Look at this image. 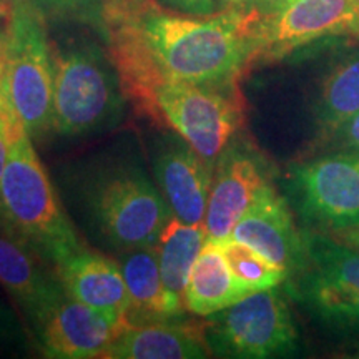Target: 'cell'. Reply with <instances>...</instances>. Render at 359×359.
Masks as SVG:
<instances>
[{
  "mask_svg": "<svg viewBox=\"0 0 359 359\" xmlns=\"http://www.w3.org/2000/svg\"><path fill=\"white\" fill-rule=\"evenodd\" d=\"M155 177L173 217L190 224L205 222L213 180L212 163L185 142L161 151L155 161Z\"/></svg>",
  "mask_w": 359,
  "mask_h": 359,
  "instance_id": "15",
  "label": "cell"
},
{
  "mask_svg": "<svg viewBox=\"0 0 359 359\" xmlns=\"http://www.w3.org/2000/svg\"><path fill=\"white\" fill-rule=\"evenodd\" d=\"M206 240L208 233L205 223H183L173 215L160 233L155 248L158 253L161 281L173 318H178L185 309L188 278Z\"/></svg>",
  "mask_w": 359,
  "mask_h": 359,
  "instance_id": "18",
  "label": "cell"
},
{
  "mask_svg": "<svg viewBox=\"0 0 359 359\" xmlns=\"http://www.w3.org/2000/svg\"><path fill=\"white\" fill-rule=\"evenodd\" d=\"M334 238H338L339 241L346 243L348 246H353V248L359 250V226L351 228V230L334 233Z\"/></svg>",
  "mask_w": 359,
  "mask_h": 359,
  "instance_id": "30",
  "label": "cell"
},
{
  "mask_svg": "<svg viewBox=\"0 0 359 359\" xmlns=\"http://www.w3.org/2000/svg\"><path fill=\"white\" fill-rule=\"evenodd\" d=\"M97 48L79 47L53 55L52 128L60 135H85L115 123L123 97Z\"/></svg>",
  "mask_w": 359,
  "mask_h": 359,
  "instance_id": "5",
  "label": "cell"
},
{
  "mask_svg": "<svg viewBox=\"0 0 359 359\" xmlns=\"http://www.w3.org/2000/svg\"><path fill=\"white\" fill-rule=\"evenodd\" d=\"M358 2H359V0H358Z\"/></svg>",
  "mask_w": 359,
  "mask_h": 359,
  "instance_id": "34",
  "label": "cell"
},
{
  "mask_svg": "<svg viewBox=\"0 0 359 359\" xmlns=\"http://www.w3.org/2000/svg\"><path fill=\"white\" fill-rule=\"evenodd\" d=\"M248 294L233 276L219 245L206 240L188 278L185 309L198 316H212Z\"/></svg>",
  "mask_w": 359,
  "mask_h": 359,
  "instance_id": "19",
  "label": "cell"
},
{
  "mask_svg": "<svg viewBox=\"0 0 359 359\" xmlns=\"http://www.w3.org/2000/svg\"><path fill=\"white\" fill-rule=\"evenodd\" d=\"M206 327L168 320L130 326L107 351V359H193L210 351Z\"/></svg>",
  "mask_w": 359,
  "mask_h": 359,
  "instance_id": "16",
  "label": "cell"
},
{
  "mask_svg": "<svg viewBox=\"0 0 359 359\" xmlns=\"http://www.w3.org/2000/svg\"><path fill=\"white\" fill-rule=\"evenodd\" d=\"M65 293L120 321H130V296L122 269L102 255L80 248L57 264Z\"/></svg>",
  "mask_w": 359,
  "mask_h": 359,
  "instance_id": "14",
  "label": "cell"
},
{
  "mask_svg": "<svg viewBox=\"0 0 359 359\" xmlns=\"http://www.w3.org/2000/svg\"><path fill=\"white\" fill-rule=\"evenodd\" d=\"M224 7H243L241 6V0H222Z\"/></svg>",
  "mask_w": 359,
  "mask_h": 359,
  "instance_id": "31",
  "label": "cell"
},
{
  "mask_svg": "<svg viewBox=\"0 0 359 359\" xmlns=\"http://www.w3.org/2000/svg\"><path fill=\"white\" fill-rule=\"evenodd\" d=\"M290 182L299 212L314 226L334 233L359 226V151L294 165Z\"/></svg>",
  "mask_w": 359,
  "mask_h": 359,
  "instance_id": "9",
  "label": "cell"
},
{
  "mask_svg": "<svg viewBox=\"0 0 359 359\" xmlns=\"http://www.w3.org/2000/svg\"><path fill=\"white\" fill-rule=\"evenodd\" d=\"M6 88L13 114L30 137L52 128L53 58L43 17L27 0H8Z\"/></svg>",
  "mask_w": 359,
  "mask_h": 359,
  "instance_id": "4",
  "label": "cell"
},
{
  "mask_svg": "<svg viewBox=\"0 0 359 359\" xmlns=\"http://www.w3.org/2000/svg\"><path fill=\"white\" fill-rule=\"evenodd\" d=\"M338 138L339 145L349 151H359V114L349 118L346 123L333 132Z\"/></svg>",
  "mask_w": 359,
  "mask_h": 359,
  "instance_id": "27",
  "label": "cell"
},
{
  "mask_svg": "<svg viewBox=\"0 0 359 359\" xmlns=\"http://www.w3.org/2000/svg\"><path fill=\"white\" fill-rule=\"evenodd\" d=\"M231 238L251 246L291 273L306 262V243L296 230L285 198L269 183L259 188Z\"/></svg>",
  "mask_w": 359,
  "mask_h": 359,
  "instance_id": "12",
  "label": "cell"
},
{
  "mask_svg": "<svg viewBox=\"0 0 359 359\" xmlns=\"http://www.w3.org/2000/svg\"><path fill=\"white\" fill-rule=\"evenodd\" d=\"M175 11L183 13H191V15H210V13L218 12V4L222 0H161Z\"/></svg>",
  "mask_w": 359,
  "mask_h": 359,
  "instance_id": "26",
  "label": "cell"
},
{
  "mask_svg": "<svg viewBox=\"0 0 359 359\" xmlns=\"http://www.w3.org/2000/svg\"><path fill=\"white\" fill-rule=\"evenodd\" d=\"M212 316L206 339L223 356L263 359L296 349L290 309L275 288L250 293Z\"/></svg>",
  "mask_w": 359,
  "mask_h": 359,
  "instance_id": "6",
  "label": "cell"
},
{
  "mask_svg": "<svg viewBox=\"0 0 359 359\" xmlns=\"http://www.w3.org/2000/svg\"><path fill=\"white\" fill-rule=\"evenodd\" d=\"M358 13V0H290L280 11L258 19L253 62L276 60L318 39L349 32Z\"/></svg>",
  "mask_w": 359,
  "mask_h": 359,
  "instance_id": "10",
  "label": "cell"
},
{
  "mask_svg": "<svg viewBox=\"0 0 359 359\" xmlns=\"http://www.w3.org/2000/svg\"><path fill=\"white\" fill-rule=\"evenodd\" d=\"M103 12H105V20L111 17L130 15L145 11L147 7L156 4L155 0H102Z\"/></svg>",
  "mask_w": 359,
  "mask_h": 359,
  "instance_id": "25",
  "label": "cell"
},
{
  "mask_svg": "<svg viewBox=\"0 0 359 359\" xmlns=\"http://www.w3.org/2000/svg\"><path fill=\"white\" fill-rule=\"evenodd\" d=\"M264 183L257 160L250 155L230 150L222 156L212 180L203 222L208 240L223 241L231 236L233 228Z\"/></svg>",
  "mask_w": 359,
  "mask_h": 359,
  "instance_id": "13",
  "label": "cell"
},
{
  "mask_svg": "<svg viewBox=\"0 0 359 359\" xmlns=\"http://www.w3.org/2000/svg\"><path fill=\"white\" fill-rule=\"evenodd\" d=\"M8 13H11V4L0 2V122L4 123L7 135L22 125L17 115L13 114L6 88V42Z\"/></svg>",
  "mask_w": 359,
  "mask_h": 359,
  "instance_id": "24",
  "label": "cell"
},
{
  "mask_svg": "<svg viewBox=\"0 0 359 359\" xmlns=\"http://www.w3.org/2000/svg\"><path fill=\"white\" fill-rule=\"evenodd\" d=\"M132 323L114 320L64 293L39 326L45 353L50 358H105L111 344Z\"/></svg>",
  "mask_w": 359,
  "mask_h": 359,
  "instance_id": "11",
  "label": "cell"
},
{
  "mask_svg": "<svg viewBox=\"0 0 359 359\" xmlns=\"http://www.w3.org/2000/svg\"><path fill=\"white\" fill-rule=\"evenodd\" d=\"M224 258L230 264L233 276L248 293L276 288L288 276V271L280 264L269 262L259 251L241 243L235 238L217 241Z\"/></svg>",
  "mask_w": 359,
  "mask_h": 359,
  "instance_id": "22",
  "label": "cell"
},
{
  "mask_svg": "<svg viewBox=\"0 0 359 359\" xmlns=\"http://www.w3.org/2000/svg\"><path fill=\"white\" fill-rule=\"evenodd\" d=\"M0 285L20 303L37 327L65 293L40 269L30 251L15 236L0 233Z\"/></svg>",
  "mask_w": 359,
  "mask_h": 359,
  "instance_id": "17",
  "label": "cell"
},
{
  "mask_svg": "<svg viewBox=\"0 0 359 359\" xmlns=\"http://www.w3.org/2000/svg\"><path fill=\"white\" fill-rule=\"evenodd\" d=\"M0 2H6V0H0Z\"/></svg>",
  "mask_w": 359,
  "mask_h": 359,
  "instance_id": "33",
  "label": "cell"
},
{
  "mask_svg": "<svg viewBox=\"0 0 359 359\" xmlns=\"http://www.w3.org/2000/svg\"><path fill=\"white\" fill-rule=\"evenodd\" d=\"M120 269L132 304L130 308L132 325L173 318L161 281L158 253L155 246L130 250L120 262Z\"/></svg>",
  "mask_w": 359,
  "mask_h": 359,
  "instance_id": "20",
  "label": "cell"
},
{
  "mask_svg": "<svg viewBox=\"0 0 359 359\" xmlns=\"http://www.w3.org/2000/svg\"><path fill=\"white\" fill-rule=\"evenodd\" d=\"M288 2L290 0H241V6L257 11L259 15H269V13L280 11Z\"/></svg>",
  "mask_w": 359,
  "mask_h": 359,
  "instance_id": "28",
  "label": "cell"
},
{
  "mask_svg": "<svg viewBox=\"0 0 359 359\" xmlns=\"http://www.w3.org/2000/svg\"><path fill=\"white\" fill-rule=\"evenodd\" d=\"M45 22H72L93 29L107 39V22L102 0H27Z\"/></svg>",
  "mask_w": 359,
  "mask_h": 359,
  "instance_id": "23",
  "label": "cell"
},
{
  "mask_svg": "<svg viewBox=\"0 0 359 359\" xmlns=\"http://www.w3.org/2000/svg\"><path fill=\"white\" fill-rule=\"evenodd\" d=\"M142 114L173 128L201 158L215 163L241 118L235 95L219 87L156 79L130 98Z\"/></svg>",
  "mask_w": 359,
  "mask_h": 359,
  "instance_id": "3",
  "label": "cell"
},
{
  "mask_svg": "<svg viewBox=\"0 0 359 359\" xmlns=\"http://www.w3.org/2000/svg\"><path fill=\"white\" fill-rule=\"evenodd\" d=\"M349 32H353L354 35H358V37H359V13H358L356 20L353 22V25H351V29H349Z\"/></svg>",
  "mask_w": 359,
  "mask_h": 359,
  "instance_id": "32",
  "label": "cell"
},
{
  "mask_svg": "<svg viewBox=\"0 0 359 359\" xmlns=\"http://www.w3.org/2000/svg\"><path fill=\"white\" fill-rule=\"evenodd\" d=\"M304 243L303 298L326 325L359 333V250L320 233Z\"/></svg>",
  "mask_w": 359,
  "mask_h": 359,
  "instance_id": "7",
  "label": "cell"
},
{
  "mask_svg": "<svg viewBox=\"0 0 359 359\" xmlns=\"http://www.w3.org/2000/svg\"><path fill=\"white\" fill-rule=\"evenodd\" d=\"M356 114H359V52L344 57L326 75L316 110L318 122L331 133Z\"/></svg>",
  "mask_w": 359,
  "mask_h": 359,
  "instance_id": "21",
  "label": "cell"
},
{
  "mask_svg": "<svg viewBox=\"0 0 359 359\" xmlns=\"http://www.w3.org/2000/svg\"><path fill=\"white\" fill-rule=\"evenodd\" d=\"M102 231L123 250L154 246L172 217L167 200L143 175L120 172L103 180L92 198Z\"/></svg>",
  "mask_w": 359,
  "mask_h": 359,
  "instance_id": "8",
  "label": "cell"
},
{
  "mask_svg": "<svg viewBox=\"0 0 359 359\" xmlns=\"http://www.w3.org/2000/svg\"><path fill=\"white\" fill-rule=\"evenodd\" d=\"M8 160V138H7V132L4 128V123L0 122V182H2V175L4 170H6Z\"/></svg>",
  "mask_w": 359,
  "mask_h": 359,
  "instance_id": "29",
  "label": "cell"
},
{
  "mask_svg": "<svg viewBox=\"0 0 359 359\" xmlns=\"http://www.w3.org/2000/svg\"><path fill=\"white\" fill-rule=\"evenodd\" d=\"M257 11L223 7L210 15L165 11L158 4L107 19L111 64L123 97L156 79L226 87L253 62Z\"/></svg>",
  "mask_w": 359,
  "mask_h": 359,
  "instance_id": "1",
  "label": "cell"
},
{
  "mask_svg": "<svg viewBox=\"0 0 359 359\" xmlns=\"http://www.w3.org/2000/svg\"><path fill=\"white\" fill-rule=\"evenodd\" d=\"M0 217L55 266L82 248L24 125L8 135V160L0 182Z\"/></svg>",
  "mask_w": 359,
  "mask_h": 359,
  "instance_id": "2",
  "label": "cell"
}]
</instances>
